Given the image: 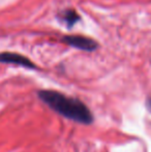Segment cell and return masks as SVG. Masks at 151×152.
Masks as SVG:
<instances>
[{
    "mask_svg": "<svg viewBox=\"0 0 151 152\" xmlns=\"http://www.w3.org/2000/svg\"><path fill=\"white\" fill-rule=\"evenodd\" d=\"M38 96L51 109L65 118L83 124H90L93 122L90 110L77 98L53 90H42L38 92Z\"/></svg>",
    "mask_w": 151,
    "mask_h": 152,
    "instance_id": "1",
    "label": "cell"
},
{
    "mask_svg": "<svg viewBox=\"0 0 151 152\" xmlns=\"http://www.w3.org/2000/svg\"><path fill=\"white\" fill-rule=\"evenodd\" d=\"M63 42L74 48L88 51V52L94 51L97 48V44L95 40L83 35H66L63 37Z\"/></svg>",
    "mask_w": 151,
    "mask_h": 152,
    "instance_id": "2",
    "label": "cell"
},
{
    "mask_svg": "<svg viewBox=\"0 0 151 152\" xmlns=\"http://www.w3.org/2000/svg\"><path fill=\"white\" fill-rule=\"evenodd\" d=\"M0 62H2V63L17 64V65H20L27 68H35V65L33 62H31L27 57L22 56L20 54H17V53H0Z\"/></svg>",
    "mask_w": 151,
    "mask_h": 152,
    "instance_id": "3",
    "label": "cell"
},
{
    "mask_svg": "<svg viewBox=\"0 0 151 152\" xmlns=\"http://www.w3.org/2000/svg\"><path fill=\"white\" fill-rule=\"evenodd\" d=\"M63 20H64L69 25H73L74 23L79 20V16L77 15L76 12H74V10H67V12L63 15Z\"/></svg>",
    "mask_w": 151,
    "mask_h": 152,
    "instance_id": "4",
    "label": "cell"
}]
</instances>
